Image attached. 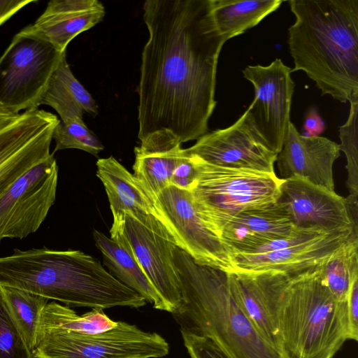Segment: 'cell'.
Here are the masks:
<instances>
[{
	"label": "cell",
	"mask_w": 358,
	"mask_h": 358,
	"mask_svg": "<svg viewBox=\"0 0 358 358\" xmlns=\"http://www.w3.org/2000/svg\"><path fill=\"white\" fill-rule=\"evenodd\" d=\"M296 275L273 271L227 273L228 288L238 306L258 333L281 353L275 312Z\"/></svg>",
	"instance_id": "obj_15"
},
{
	"label": "cell",
	"mask_w": 358,
	"mask_h": 358,
	"mask_svg": "<svg viewBox=\"0 0 358 358\" xmlns=\"http://www.w3.org/2000/svg\"><path fill=\"white\" fill-rule=\"evenodd\" d=\"M123 223L113 222L110 238L97 230L94 231L95 245L102 254L103 264L110 275L138 293L154 308L166 310L162 299L133 254L122 231Z\"/></svg>",
	"instance_id": "obj_23"
},
{
	"label": "cell",
	"mask_w": 358,
	"mask_h": 358,
	"mask_svg": "<svg viewBox=\"0 0 358 358\" xmlns=\"http://www.w3.org/2000/svg\"><path fill=\"white\" fill-rule=\"evenodd\" d=\"M303 128L308 136H319L324 130V122L314 107L306 113Z\"/></svg>",
	"instance_id": "obj_35"
},
{
	"label": "cell",
	"mask_w": 358,
	"mask_h": 358,
	"mask_svg": "<svg viewBox=\"0 0 358 358\" xmlns=\"http://www.w3.org/2000/svg\"><path fill=\"white\" fill-rule=\"evenodd\" d=\"M65 53L24 29L16 34L0 57V106L17 114L38 108Z\"/></svg>",
	"instance_id": "obj_8"
},
{
	"label": "cell",
	"mask_w": 358,
	"mask_h": 358,
	"mask_svg": "<svg viewBox=\"0 0 358 358\" xmlns=\"http://www.w3.org/2000/svg\"><path fill=\"white\" fill-rule=\"evenodd\" d=\"M20 115L0 106V131L16 122Z\"/></svg>",
	"instance_id": "obj_37"
},
{
	"label": "cell",
	"mask_w": 358,
	"mask_h": 358,
	"mask_svg": "<svg viewBox=\"0 0 358 358\" xmlns=\"http://www.w3.org/2000/svg\"><path fill=\"white\" fill-rule=\"evenodd\" d=\"M0 286L22 289L68 306L103 310L115 306L138 308L146 303L98 259L75 250L16 249L0 257Z\"/></svg>",
	"instance_id": "obj_3"
},
{
	"label": "cell",
	"mask_w": 358,
	"mask_h": 358,
	"mask_svg": "<svg viewBox=\"0 0 358 358\" xmlns=\"http://www.w3.org/2000/svg\"><path fill=\"white\" fill-rule=\"evenodd\" d=\"M196 168L192 158L183 149L182 156L171 176L170 185L190 192L196 182Z\"/></svg>",
	"instance_id": "obj_33"
},
{
	"label": "cell",
	"mask_w": 358,
	"mask_h": 358,
	"mask_svg": "<svg viewBox=\"0 0 358 358\" xmlns=\"http://www.w3.org/2000/svg\"><path fill=\"white\" fill-rule=\"evenodd\" d=\"M33 0L0 1V26L10 19L14 14L29 3L34 2Z\"/></svg>",
	"instance_id": "obj_36"
},
{
	"label": "cell",
	"mask_w": 358,
	"mask_h": 358,
	"mask_svg": "<svg viewBox=\"0 0 358 358\" xmlns=\"http://www.w3.org/2000/svg\"><path fill=\"white\" fill-rule=\"evenodd\" d=\"M122 231L136 259L162 299L166 311L173 313L181 303L173 258V250L177 245L129 215H125Z\"/></svg>",
	"instance_id": "obj_16"
},
{
	"label": "cell",
	"mask_w": 358,
	"mask_h": 358,
	"mask_svg": "<svg viewBox=\"0 0 358 358\" xmlns=\"http://www.w3.org/2000/svg\"><path fill=\"white\" fill-rule=\"evenodd\" d=\"M57 180L51 153L14 182L0 199V243L24 238L39 229L55 203Z\"/></svg>",
	"instance_id": "obj_10"
},
{
	"label": "cell",
	"mask_w": 358,
	"mask_h": 358,
	"mask_svg": "<svg viewBox=\"0 0 358 358\" xmlns=\"http://www.w3.org/2000/svg\"><path fill=\"white\" fill-rule=\"evenodd\" d=\"M40 104L52 107L62 121L83 119L85 113L94 117L98 114L94 100L71 72L66 53L52 73Z\"/></svg>",
	"instance_id": "obj_24"
},
{
	"label": "cell",
	"mask_w": 358,
	"mask_h": 358,
	"mask_svg": "<svg viewBox=\"0 0 358 358\" xmlns=\"http://www.w3.org/2000/svg\"><path fill=\"white\" fill-rule=\"evenodd\" d=\"M280 351L288 358H333L348 340L357 341L347 300L338 301L322 283L317 265L294 276L276 308Z\"/></svg>",
	"instance_id": "obj_5"
},
{
	"label": "cell",
	"mask_w": 358,
	"mask_h": 358,
	"mask_svg": "<svg viewBox=\"0 0 358 358\" xmlns=\"http://www.w3.org/2000/svg\"><path fill=\"white\" fill-rule=\"evenodd\" d=\"M0 290L10 315L29 348L34 352L42 312L49 299L12 287L0 286Z\"/></svg>",
	"instance_id": "obj_28"
},
{
	"label": "cell",
	"mask_w": 358,
	"mask_h": 358,
	"mask_svg": "<svg viewBox=\"0 0 358 358\" xmlns=\"http://www.w3.org/2000/svg\"><path fill=\"white\" fill-rule=\"evenodd\" d=\"M340 152L339 144L320 136L301 135L290 121L275 162L281 179L298 177L334 190L333 166Z\"/></svg>",
	"instance_id": "obj_18"
},
{
	"label": "cell",
	"mask_w": 358,
	"mask_h": 358,
	"mask_svg": "<svg viewBox=\"0 0 358 358\" xmlns=\"http://www.w3.org/2000/svg\"><path fill=\"white\" fill-rule=\"evenodd\" d=\"M0 358H34L13 321L0 290Z\"/></svg>",
	"instance_id": "obj_31"
},
{
	"label": "cell",
	"mask_w": 358,
	"mask_h": 358,
	"mask_svg": "<svg viewBox=\"0 0 358 358\" xmlns=\"http://www.w3.org/2000/svg\"><path fill=\"white\" fill-rule=\"evenodd\" d=\"M298 229L275 203L266 208L243 211L230 218L220 237L233 255L252 254L266 243L288 237Z\"/></svg>",
	"instance_id": "obj_20"
},
{
	"label": "cell",
	"mask_w": 358,
	"mask_h": 358,
	"mask_svg": "<svg viewBox=\"0 0 358 358\" xmlns=\"http://www.w3.org/2000/svg\"><path fill=\"white\" fill-rule=\"evenodd\" d=\"M117 323L105 314L103 310L92 309L80 315L69 306L52 301L47 303L42 312L39 332L66 330L96 334L113 328Z\"/></svg>",
	"instance_id": "obj_27"
},
{
	"label": "cell",
	"mask_w": 358,
	"mask_h": 358,
	"mask_svg": "<svg viewBox=\"0 0 358 358\" xmlns=\"http://www.w3.org/2000/svg\"><path fill=\"white\" fill-rule=\"evenodd\" d=\"M96 167V176L104 186L113 222L124 221L125 215H129L150 230L176 243L169 230L153 215V199L134 174L112 156L98 159Z\"/></svg>",
	"instance_id": "obj_19"
},
{
	"label": "cell",
	"mask_w": 358,
	"mask_h": 358,
	"mask_svg": "<svg viewBox=\"0 0 358 358\" xmlns=\"http://www.w3.org/2000/svg\"><path fill=\"white\" fill-rule=\"evenodd\" d=\"M140 141V146L134 148V176L155 196L170 185L173 171L182 156V143L166 129L154 131Z\"/></svg>",
	"instance_id": "obj_22"
},
{
	"label": "cell",
	"mask_w": 358,
	"mask_h": 358,
	"mask_svg": "<svg viewBox=\"0 0 358 358\" xmlns=\"http://www.w3.org/2000/svg\"><path fill=\"white\" fill-rule=\"evenodd\" d=\"M276 203L297 228L324 232L358 229L352 222L345 198L303 178L283 179Z\"/></svg>",
	"instance_id": "obj_14"
},
{
	"label": "cell",
	"mask_w": 358,
	"mask_h": 358,
	"mask_svg": "<svg viewBox=\"0 0 358 358\" xmlns=\"http://www.w3.org/2000/svg\"><path fill=\"white\" fill-rule=\"evenodd\" d=\"M143 8L149 38L138 87V137L166 129L181 143L197 140L208 132L227 40L215 25L210 0H147Z\"/></svg>",
	"instance_id": "obj_1"
},
{
	"label": "cell",
	"mask_w": 358,
	"mask_h": 358,
	"mask_svg": "<svg viewBox=\"0 0 358 358\" xmlns=\"http://www.w3.org/2000/svg\"><path fill=\"white\" fill-rule=\"evenodd\" d=\"M347 311L353 334L358 338V278L352 282L347 297Z\"/></svg>",
	"instance_id": "obj_34"
},
{
	"label": "cell",
	"mask_w": 358,
	"mask_h": 358,
	"mask_svg": "<svg viewBox=\"0 0 358 358\" xmlns=\"http://www.w3.org/2000/svg\"><path fill=\"white\" fill-rule=\"evenodd\" d=\"M152 197L153 215L169 230L178 248L199 264L234 271V255L201 218L191 192L170 185Z\"/></svg>",
	"instance_id": "obj_9"
},
{
	"label": "cell",
	"mask_w": 358,
	"mask_h": 358,
	"mask_svg": "<svg viewBox=\"0 0 358 358\" xmlns=\"http://www.w3.org/2000/svg\"><path fill=\"white\" fill-rule=\"evenodd\" d=\"M104 16V6L98 0H52L35 22L24 29L66 52L76 36L101 22Z\"/></svg>",
	"instance_id": "obj_21"
},
{
	"label": "cell",
	"mask_w": 358,
	"mask_h": 358,
	"mask_svg": "<svg viewBox=\"0 0 358 358\" xmlns=\"http://www.w3.org/2000/svg\"><path fill=\"white\" fill-rule=\"evenodd\" d=\"M185 152L220 167L274 173L278 154L266 145L245 110L231 126L208 132Z\"/></svg>",
	"instance_id": "obj_12"
},
{
	"label": "cell",
	"mask_w": 358,
	"mask_h": 358,
	"mask_svg": "<svg viewBox=\"0 0 358 358\" xmlns=\"http://www.w3.org/2000/svg\"><path fill=\"white\" fill-rule=\"evenodd\" d=\"M173 258L181 303L173 313L180 325L213 341L227 358H288L257 331L231 296L227 273L194 262L176 246Z\"/></svg>",
	"instance_id": "obj_4"
},
{
	"label": "cell",
	"mask_w": 358,
	"mask_h": 358,
	"mask_svg": "<svg viewBox=\"0 0 358 358\" xmlns=\"http://www.w3.org/2000/svg\"><path fill=\"white\" fill-rule=\"evenodd\" d=\"M317 271L333 296L345 301L352 282L358 278V238L348 241L319 264Z\"/></svg>",
	"instance_id": "obj_26"
},
{
	"label": "cell",
	"mask_w": 358,
	"mask_h": 358,
	"mask_svg": "<svg viewBox=\"0 0 358 358\" xmlns=\"http://www.w3.org/2000/svg\"><path fill=\"white\" fill-rule=\"evenodd\" d=\"M169 352L168 343L159 334L120 321L96 334L40 331L33 353L34 358H159Z\"/></svg>",
	"instance_id": "obj_7"
},
{
	"label": "cell",
	"mask_w": 358,
	"mask_h": 358,
	"mask_svg": "<svg viewBox=\"0 0 358 358\" xmlns=\"http://www.w3.org/2000/svg\"><path fill=\"white\" fill-rule=\"evenodd\" d=\"M282 0H210V13L227 40L243 34L276 10Z\"/></svg>",
	"instance_id": "obj_25"
},
{
	"label": "cell",
	"mask_w": 358,
	"mask_h": 358,
	"mask_svg": "<svg viewBox=\"0 0 358 358\" xmlns=\"http://www.w3.org/2000/svg\"><path fill=\"white\" fill-rule=\"evenodd\" d=\"M184 345L190 358H227L208 338L180 329Z\"/></svg>",
	"instance_id": "obj_32"
},
{
	"label": "cell",
	"mask_w": 358,
	"mask_h": 358,
	"mask_svg": "<svg viewBox=\"0 0 358 358\" xmlns=\"http://www.w3.org/2000/svg\"><path fill=\"white\" fill-rule=\"evenodd\" d=\"M52 140L55 142L54 152L75 148L96 156L104 148L101 142L80 118L66 121L59 120L54 129Z\"/></svg>",
	"instance_id": "obj_30"
},
{
	"label": "cell",
	"mask_w": 358,
	"mask_h": 358,
	"mask_svg": "<svg viewBox=\"0 0 358 358\" xmlns=\"http://www.w3.org/2000/svg\"><path fill=\"white\" fill-rule=\"evenodd\" d=\"M59 121L55 115L34 108L0 131V199L17 179L50 155Z\"/></svg>",
	"instance_id": "obj_13"
},
{
	"label": "cell",
	"mask_w": 358,
	"mask_h": 358,
	"mask_svg": "<svg viewBox=\"0 0 358 358\" xmlns=\"http://www.w3.org/2000/svg\"><path fill=\"white\" fill-rule=\"evenodd\" d=\"M350 112L346 122L339 129L340 150L346 157L348 172L346 199L352 220H358V100L350 102Z\"/></svg>",
	"instance_id": "obj_29"
},
{
	"label": "cell",
	"mask_w": 358,
	"mask_h": 358,
	"mask_svg": "<svg viewBox=\"0 0 358 358\" xmlns=\"http://www.w3.org/2000/svg\"><path fill=\"white\" fill-rule=\"evenodd\" d=\"M355 238H358V229L352 227L324 233L306 242L280 250L259 254H234V271H273L299 274L315 267Z\"/></svg>",
	"instance_id": "obj_17"
},
{
	"label": "cell",
	"mask_w": 358,
	"mask_h": 358,
	"mask_svg": "<svg viewBox=\"0 0 358 358\" xmlns=\"http://www.w3.org/2000/svg\"><path fill=\"white\" fill-rule=\"evenodd\" d=\"M190 156L197 171L196 182L190 191L194 206L219 236L230 218L277 202L283 179L275 173L220 167Z\"/></svg>",
	"instance_id": "obj_6"
},
{
	"label": "cell",
	"mask_w": 358,
	"mask_h": 358,
	"mask_svg": "<svg viewBox=\"0 0 358 358\" xmlns=\"http://www.w3.org/2000/svg\"><path fill=\"white\" fill-rule=\"evenodd\" d=\"M291 73L292 69L278 58L268 66L249 65L243 70L255 91V99L246 110L259 134L277 154L290 122L295 87Z\"/></svg>",
	"instance_id": "obj_11"
},
{
	"label": "cell",
	"mask_w": 358,
	"mask_h": 358,
	"mask_svg": "<svg viewBox=\"0 0 358 358\" xmlns=\"http://www.w3.org/2000/svg\"><path fill=\"white\" fill-rule=\"evenodd\" d=\"M288 30L294 67L321 90L346 103L358 100V0H290Z\"/></svg>",
	"instance_id": "obj_2"
}]
</instances>
